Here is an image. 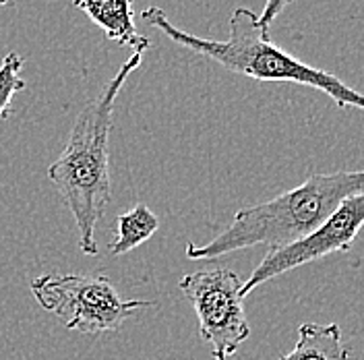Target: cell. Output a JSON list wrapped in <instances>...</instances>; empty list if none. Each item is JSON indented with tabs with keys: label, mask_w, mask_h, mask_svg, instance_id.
<instances>
[{
	"label": "cell",
	"mask_w": 364,
	"mask_h": 360,
	"mask_svg": "<svg viewBox=\"0 0 364 360\" xmlns=\"http://www.w3.org/2000/svg\"><path fill=\"white\" fill-rule=\"evenodd\" d=\"M242 280L228 268L186 273L181 290L199 319V336L211 344L215 360H226L249 339L250 325L245 313Z\"/></svg>",
	"instance_id": "obj_5"
},
{
	"label": "cell",
	"mask_w": 364,
	"mask_h": 360,
	"mask_svg": "<svg viewBox=\"0 0 364 360\" xmlns=\"http://www.w3.org/2000/svg\"><path fill=\"white\" fill-rule=\"evenodd\" d=\"M31 294L67 329L83 336L118 332L136 311L156 305L154 300H124L106 275L85 273L40 275L31 282Z\"/></svg>",
	"instance_id": "obj_4"
},
{
	"label": "cell",
	"mask_w": 364,
	"mask_h": 360,
	"mask_svg": "<svg viewBox=\"0 0 364 360\" xmlns=\"http://www.w3.org/2000/svg\"><path fill=\"white\" fill-rule=\"evenodd\" d=\"M191 360H195V359H191Z\"/></svg>",
	"instance_id": "obj_13"
},
{
	"label": "cell",
	"mask_w": 364,
	"mask_h": 360,
	"mask_svg": "<svg viewBox=\"0 0 364 360\" xmlns=\"http://www.w3.org/2000/svg\"><path fill=\"white\" fill-rule=\"evenodd\" d=\"M363 191L364 170L313 174L269 201L240 209L220 236L201 247L188 245L186 257L209 261L255 245L269 250L288 247L317 230L343 199Z\"/></svg>",
	"instance_id": "obj_3"
},
{
	"label": "cell",
	"mask_w": 364,
	"mask_h": 360,
	"mask_svg": "<svg viewBox=\"0 0 364 360\" xmlns=\"http://www.w3.org/2000/svg\"><path fill=\"white\" fill-rule=\"evenodd\" d=\"M25 58L17 52H9L0 63V120L9 118L13 97L25 90V81L21 77V68Z\"/></svg>",
	"instance_id": "obj_10"
},
{
	"label": "cell",
	"mask_w": 364,
	"mask_h": 360,
	"mask_svg": "<svg viewBox=\"0 0 364 360\" xmlns=\"http://www.w3.org/2000/svg\"><path fill=\"white\" fill-rule=\"evenodd\" d=\"M95 23L108 40L118 46L133 48V52H147L149 40L136 31L133 0H73Z\"/></svg>",
	"instance_id": "obj_7"
},
{
	"label": "cell",
	"mask_w": 364,
	"mask_h": 360,
	"mask_svg": "<svg viewBox=\"0 0 364 360\" xmlns=\"http://www.w3.org/2000/svg\"><path fill=\"white\" fill-rule=\"evenodd\" d=\"M143 52H133L102 91L87 102L75 118L60 158L48 168V179L56 186L77 224L79 248L90 257H95L100 250L95 243V228L112 199L108 141L112 131L114 104L131 73L143 63Z\"/></svg>",
	"instance_id": "obj_2"
},
{
	"label": "cell",
	"mask_w": 364,
	"mask_h": 360,
	"mask_svg": "<svg viewBox=\"0 0 364 360\" xmlns=\"http://www.w3.org/2000/svg\"><path fill=\"white\" fill-rule=\"evenodd\" d=\"M158 216L147 205L136 203L131 211L116 218V240L110 245V253L114 257L131 253L133 248L147 243L158 232Z\"/></svg>",
	"instance_id": "obj_9"
},
{
	"label": "cell",
	"mask_w": 364,
	"mask_h": 360,
	"mask_svg": "<svg viewBox=\"0 0 364 360\" xmlns=\"http://www.w3.org/2000/svg\"><path fill=\"white\" fill-rule=\"evenodd\" d=\"M338 323L306 321L298 327L296 346L279 360H350Z\"/></svg>",
	"instance_id": "obj_8"
},
{
	"label": "cell",
	"mask_w": 364,
	"mask_h": 360,
	"mask_svg": "<svg viewBox=\"0 0 364 360\" xmlns=\"http://www.w3.org/2000/svg\"><path fill=\"white\" fill-rule=\"evenodd\" d=\"M145 25L158 29L172 44L205 56L230 73L245 75L261 83H296L325 93L340 108H358L364 112V93L346 85L340 77L329 70L311 67L298 56L282 50L269 36V29L261 27L259 15L250 9L238 6L230 17L228 40L199 38L170 21L164 9L147 6L141 11Z\"/></svg>",
	"instance_id": "obj_1"
},
{
	"label": "cell",
	"mask_w": 364,
	"mask_h": 360,
	"mask_svg": "<svg viewBox=\"0 0 364 360\" xmlns=\"http://www.w3.org/2000/svg\"><path fill=\"white\" fill-rule=\"evenodd\" d=\"M9 4H13V0H0V6H9Z\"/></svg>",
	"instance_id": "obj_12"
},
{
	"label": "cell",
	"mask_w": 364,
	"mask_h": 360,
	"mask_svg": "<svg viewBox=\"0 0 364 360\" xmlns=\"http://www.w3.org/2000/svg\"><path fill=\"white\" fill-rule=\"evenodd\" d=\"M290 2H292V0H265V6H263V11H261V15H259L261 27L269 29L272 23L279 17V13H282Z\"/></svg>",
	"instance_id": "obj_11"
},
{
	"label": "cell",
	"mask_w": 364,
	"mask_h": 360,
	"mask_svg": "<svg viewBox=\"0 0 364 360\" xmlns=\"http://www.w3.org/2000/svg\"><path fill=\"white\" fill-rule=\"evenodd\" d=\"M364 226V191L356 193L336 207V211L313 230L309 236L296 240L284 248L267 250L263 261L257 265V270L250 273V277L242 284V296H247L265 282L273 277L292 271L300 265L318 261L331 253H348L358 232Z\"/></svg>",
	"instance_id": "obj_6"
}]
</instances>
